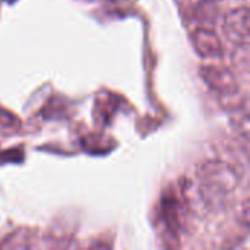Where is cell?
Segmentation results:
<instances>
[{
    "mask_svg": "<svg viewBox=\"0 0 250 250\" xmlns=\"http://www.w3.org/2000/svg\"><path fill=\"white\" fill-rule=\"evenodd\" d=\"M201 78L202 81L217 94H220L223 98L237 95L239 92V82L236 75L224 67V66H214V64H207L202 66L201 70Z\"/></svg>",
    "mask_w": 250,
    "mask_h": 250,
    "instance_id": "2",
    "label": "cell"
},
{
    "mask_svg": "<svg viewBox=\"0 0 250 250\" xmlns=\"http://www.w3.org/2000/svg\"><path fill=\"white\" fill-rule=\"evenodd\" d=\"M239 182L237 170L221 160L205 161L198 170L199 196L211 211H224L231 205Z\"/></svg>",
    "mask_w": 250,
    "mask_h": 250,
    "instance_id": "1",
    "label": "cell"
},
{
    "mask_svg": "<svg viewBox=\"0 0 250 250\" xmlns=\"http://www.w3.org/2000/svg\"><path fill=\"white\" fill-rule=\"evenodd\" d=\"M223 31L231 42L237 45L249 44V7L242 6V7L231 9L224 16Z\"/></svg>",
    "mask_w": 250,
    "mask_h": 250,
    "instance_id": "3",
    "label": "cell"
},
{
    "mask_svg": "<svg viewBox=\"0 0 250 250\" xmlns=\"http://www.w3.org/2000/svg\"><path fill=\"white\" fill-rule=\"evenodd\" d=\"M192 45L195 51L205 59H218L223 56V44L218 35L208 26L196 28L192 34Z\"/></svg>",
    "mask_w": 250,
    "mask_h": 250,
    "instance_id": "4",
    "label": "cell"
},
{
    "mask_svg": "<svg viewBox=\"0 0 250 250\" xmlns=\"http://www.w3.org/2000/svg\"><path fill=\"white\" fill-rule=\"evenodd\" d=\"M237 117H231V123L234 130L239 133V139H243V146L245 151L248 152V142H249V110H248V104L245 101L243 105H239L237 108Z\"/></svg>",
    "mask_w": 250,
    "mask_h": 250,
    "instance_id": "5",
    "label": "cell"
},
{
    "mask_svg": "<svg viewBox=\"0 0 250 250\" xmlns=\"http://www.w3.org/2000/svg\"><path fill=\"white\" fill-rule=\"evenodd\" d=\"M242 220H243L245 229H248L249 227V199H245L242 204Z\"/></svg>",
    "mask_w": 250,
    "mask_h": 250,
    "instance_id": "7",
    "label": "cell"
},
{
    "mask_svg": "<svg viewBox=\"0 0 250 250\" xmlns=\"http://www.w3.org/2000/svg\"><path fill=\"white\" fill-rule=\"evenodd\" d=\"M208 1H214L215 3V1H220V0H208Z\"/></svg>",
    "mask_w": 250,
    "mask_h": 250,
    "instance_id": "8",
    "label": "cell"
},
{
    "mask_svg": "<svg viewBox=\"0 0 250 250\" xmlns=\"http://www.w3.org/2000/svg\"><path fill=\"white\" fill-rule=\"evenodd\" d=\"M195 19L199 22H204V25H212L217 22V9L214 1L202 0L195 9Z\"/></svg>",
    "mask_w": 250,
    "mask_h": 250,
    "instance_id": "6",
    "label": "cell"
}]
</instances>
